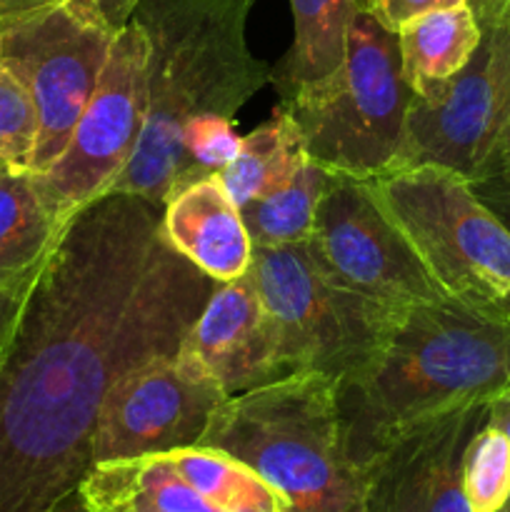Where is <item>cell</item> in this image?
I'll return each mask as SVG.
<instances>
[{
	"mask_svg": "<svg viewBox=\"0 0 510 512\" xmlns=\"http://www.w3.org/2000/svg\"><path fill=\"white\" fill-rule=\"evenodd\" d=\"M480 43L443 83L413 93L393 170H453L475 180L488 168L510 113V0H468Z\"/></svg>",
	"mask_w": 510,
	"mask_h": 512,
	"instance_id": "obj_8",
	"label": "cell"
},
{
	"mask_svg": "<svg viewBox=\"0 0 510 512\" xmlns=\"http://www.w3.org/2000/svg\"><path fill=\"white\" fill-rule=\"evenodd\" d=\"M205 365L210 378L238 395L283 378L280 335L265 308L250 270L230 283H218L183 340Z\"/></svg>",
	"mask_w": 510,
	"mask_h": 512,
	"instance_id": "obj_14",
	"label": "cell"
},
{
	"mask_svg": "<svg viewBox=\"0 0 510 512\" xmlns=\"http://www.w3.org/2000/svg\"><path fill=\"white\" fill-rule=\"evenodd\" d=\"M163 233L215 283H230L250 270L253 243L243 213L218 175L195 180L163 205Z\"/></svg>",
	"mask_w": 510,
	"mask_h": 512,
	"instance_id": "obj_15",
	"label": "cell"
},
{
	"mask_svg": "<svg viewBox=\"0 0 510 512\" xmlns=\"http://www.w3.org/2000/svg\"><path fill=\"white\" fill-rule=\"evenodd\" d=\"M503 168H510V113H508V120H505V125H503V133H500L498 143H495L493 155H490L488 168L483 170V175L493 173V170H503Z\"/></svg>",
	"mask_w": 510,
	"mask_h": 512,
	"instance_id": "obj_31",
	"label": "cell"
},
{
	"mask_svg": "<svg viewBox=\"0 0 510 512\" xmlns=\"http://www.w3.org/2000/svg\"><path fill=\"white\" fill-rule=\"evenodd\" d=\"M38 140V115L28 90L0 65V155L13 168L30 170Z\"/></svg>",
	"mask_w": 510,
	"mask_h": 512,
	"instance_id": "obj_25",
	"label": "cell"
},
{
	"mask_svg": "<svg viewBox=\"0 0 510 512\" xmlns=\"http://www.w3.org/2000/svg\"><path fill=\"white\" fill-rule=\"evenodd\" d=\"M148 110V40L130 20L113 40L95 93L90 95L68 145L45 173V195L63 220L105 198L133 158Z\"/></svg>",
	"mask_w": 510,
	"mask_h": 512,
	"instance_id": "obj_10",
	"label": "cell"
},
{
	"mask_svg": "<svg viewBox=\"0 0 510 512\" xmlns=\"http://www.w3.org/2000/svg\"><path fill=\"white\" fill-rule=\"evenodd\" d=\"M488 425H493L495 430H500L510 443V388L503 390V393H498L495 398H490Z\"/></svg>",
	"mask_w": 510,
	"mask_h": 512,
	"instance_id": "obj_30",
	"label": "cell"
},
{
	"mask_svg": "<svg viewBox=\"0 0 510 512\" xmlns=\"http://www.w3.org/2000/svg\"><path fill=\"white\" fill-rule=\"evenodd\" d=\"M490 400L455 405L395 435L365 473L368 512H470L463 458L488 420Z\"/></svg>",
	"mask_w": 510,
	"mask_h": 512,
	"instance_id": "obj_13",
	"label": "cell"
},
{
	"mask_svg": "<svg viewBox=\"0 0 510 512\" xmlns=\"http://www.w3.org/2000/svg\"><path fill=\"white\" fill-rule=\"evenodd\" d=\"M498 512H510V500H508V503H505V505H503V508H500Z\"/></svg>",
	"mask_w": 510,
	"mask_h": 512,
	"instance_id": "obj_35",
	"label": "cell"
},
{
	"mask_svg": "<svg viewBox=\"0 0 510 512\" xmlns=\"http://www.w3.org/2000/svg\"><path fill=\"white\" fill-rule=\"evenodd\" d=\"M463 3H468V0H360V5L390 33H398L400 25L418 18V15L430 13V10Z\"/></svg>",
	"mask_w": 510,
	"mask_h": 512,
	"instance_id": "obj_26",
	"label": "cell"
},
{
	"mask_svg": "<svg viewBox=\"0 0 510 512\" xmlns=\"http://www.w3.org/2000/svg\"><path fill=\"white\" fill-rule=\"evenodd\" d=\"M250 275L278 325L285 373L345 378L368 363L398 315L338 283L308 243L253 245Z\"/></svg>",
	"mask_w": 510,
	"mask_h": 512,
	"instance_id": "obj_7",
	"label": "cell"
},
{
	"mask_svg": "<svg viewBox=\"0 0 510 512\" xmlns=\"http://www.w3.org/2000/svg\"><path fill=\"white\" fill-rule=\"evenodd\" d=\"M33 283V280H30ZM30 283L20 290H0V355H3L5 345H8L10 333L15 328V320H18V310L23 305L25 293H28Z\"/></svg>",
	"mask_w": 510,
	"mask_h": 512,
	"instance_id": "obj_29",
	"label": "cell"
},
{
	"mask_svg": "<svg viewBox=\"0 0 510 512\" xmlns=\"http://www.w3.org/2000/svg\"><path fill=\"white\" fill-rule=\"evenodd\" d=\"M308 248L338 283L390 313L445 298L368 180L330 173Z\"/></svg>",
	"mask_w": 510,
	"mask_h": 512,
	"instance_id": "obj_11",
	"label": "cell"
},
{
	"mask_svg": "<svg viewBox=\"0 0 510 512\" xmlns=\"http://www.w3.org/2000/svg\"><path fill=\"white\" fill-rule=\"evenodd\" d=\"M68 223L45 195L38 173L0 168V290L25 288Z\"/></svg>",
	"mask_w": 510,
	"mask_h": 512,
	"instance_id": "obj_16",
	"label": "cell"
},
{
	"mask_svg": "<svg viewBox=\"0 0 510 512\" xmlns=\"http://www.w3.org/2000/svg\"><path fill=\"white\" fill-rule=\"evenodd\" d=\"M410 98L398 35L360 5L348 28L343 65L280 105L300 128L310 160L333 175L373 180L393 168Z\"/></svg>",
	"mask_w": 510,
	"mask_h": 512,
	"instance_id": "obj_5",
	"label": "cell"
},
{
	"mask_svg": "<svg viewBox=\"0 0 510 512\" xmlns=\"http://www.w3.org/2000/svg\"><path fill=\"white\" fill-rule=\"evenodd\" d=\"M295 38L283 63L273 70L280 100L328 80L345 60L348 28L360 0H290Z\"/></svg>",
	"mask_w": 510,
	"mask_h": 512,
	"instance_id": "obj_18",
	"label": "cell"
},
{
	"mask_svg": "<svg viewBox=\"0 0 510 512\" xmlns=\"http://www.w3.org/2000/svg\"><path fill=\"white\" fill-rule=\"evenodd\" d=\"M368 183L445 295L510 315V233L468 178L420 165Z\"/></svg>",
	"mask_w": 510,
	"mask_h": 512,
	"instance_id": "obj_6",
	"label": "cell"
},
{
	"mask_svg": "<svg viewBox=\"0 0 510 512\" xmlns=\"http://www.w3.org/2000/svg\"><path fill=\"white\" fill-rule=\"evenodd\" d=\"M65 3V0H0V18H10V15H25L33 10L53 8V5Z\"/></svg>",
	"mask_w": 510,
	"mask_h": 512,
	"instance_id": "obj_32",
	"label": "cell"
},
{
	"mask_svg": "<svg viewBox=\"0 0 510 512\" xmlns=\"http://www.w3.org/2000/svg\"><path fill=\"white\" fill-rule=\"evenodd\" d=\"M470 188L510 233V168L480 175V178L470 180Z\"/></svg>",
	"mask_w": 510,
	"mask_h": 512,
	"instance_id": "obj_28",
	"label": "cell"
},
{
	"mask_svg": "<svg viewBox=\"0 0 510 512\" xmlns=\"http://www.w3.org/2000/svg\"><path fill=\"white\" fill-rule=\"evenodd\" d=\"M508 388L510 315L450 295L415 305L395 315L368 363L338 380L345 453L363 470L420 420Z\"/></svg>",
	"mask_w": 510,
	"mask_h": 512,
	"instance_id": "obj_2",
	"label": "cell"
},
{
	"mask_svg": "<svg viewBox=\"0 0 510 512\" xmlns=\"http://www.w3.org/2000/svg\"><path fill=\"white\" fill-rule=\"evenodd\" d=\"M113 40L115 33L78 18L65 3L0 18V65L28 90L38 115L33 173H45L65 150Z\"/></svg>",
	"mask_w": 510,
	"mask_h": 512,
	"instance_id": "obj_9",
	"label": "cell"
},
{
	"mask_svg": "<svg viewBox=\"0 0 510 512\" xmlns=\"http://www.w3.org/2000/svg\"><path fill=\"white\" fill-rule=\"evenodd\" d=\"M240 143L243 135H238L233 118H203L190 125L183 135V170L173 195L195 180L218 175L238 155Z\"/></svg>",
	"mask_w": 510,
	"mask_h": 512,
	"instance_id": "obj_24",
	"label": "cell"
},
{
	"mask_svg": "<svg viewBox=\"0 0 510 512\" xmlns=\"http://www.w3.org/2000/svg\"><path fill=\"white\" fill-rule=\"evenodd\" d=\"M308 160L303 135L283 105L253 133L243 135L238 155L218 173L238 208L288 183Z\"/></svg>",
	"mask_w": 510,
	"mask_h": 512,
	"instance_id": "obj_20",
	"label": "cell"
},
{
	"mask_svg": "<svg viewBox=\"0 0 510 512\" xmlns=\"http://www.w3.org/2000/svg\"><path fill=\"white\" fill-rule=\"evenodd\" d=\"M400 70L413 93L458 73L480 43V25L468 3L430 10L398 28Z\"/></svg>",
	"mask_w": 510,
	"mask_h": 512,
	"instance_id": "obj_19",
	"label": "cell"
},
{
	"mask_svg": "<svg viewBox=\"0 0 510 512\" xmlns=\"http://www.w3.org/2000/svg\"><path fill=\"white\" fill-rule=\"evenodd\" d=\"M215 285L138 195H105L65 225L0 355V512H45L78 490L105 395L175 353Z\"/></svg>",
	"mask_w": 510,
	"mask_h": 512,
	"instance_id": "obj_1",
	"label": "cell"
},
{
	"mask_svg": "<svg viewBox=\"0 0 510 512\" xmlns=\"http://www.w3.org/2000/svg\"><path fill=\"white\" fill-rule=\"evenodd\" d=\"M330 183V173L315 160H305L298 173L273 193L243 205V223L253 245L308 243L313 235L315 210Z\"/></svg>",
	"mask_w": 510,
	"mask_h": 512,
	"instance_id": "obj_22",
	"label": "cell"
},
{
	"mask_svg": "<svg viewBox=\"0 0 510 512\" xmlns=\"http://www.w3.org/2000/svg\"><path fill=\"white\" fill-rule=\"evenodd\" d=\"M78 493L88 512H220L180 478L168 455L93 463Z\"/></svg>",
	"mask_w": 510,
	"mask_h": 512,
	"instance_id": "obj_17",
	"label": "cell"
},
{
	"mask_svg": "<svg viewBox=\"0 0 510 512\" xmlns=\"http://www.w3.org/2000/svg\"><path fill=\"white\" fill-rule=\"evenodd\" d=\"M463 493L470 512H498L510 500V443L488 420L465 450Z\"/></svg>",
	"mask_w": 510,
	"mask_h": 512,
	"instance_id": "obj_23",
	"label": "cell"
},
{
	"mask_svg": "<svg viewBox=\"0 0 510 512\" xmlns=\"http://www.w3.org/2000/svg\"><path fill=\"white\" fill-rule=\"evenodd\" d=\"M143 0H65V8L78 18L100 25L118 35L133 20V13Z\"/></svg>",
	"mask_w": 510,
	"mask_h": 512,
	"instance_id": "obj_27",
	"label": "cell"
},
{
	"mask_svg": "<svg viewBox=\"0 0 510 512\" xmlns=\"http://www.w3.org/2000/svg\"><path fill=\"white\" fill-rule=\"evenodd\" d=\"M225 390L180 345L133 365L105 395L93 440V463L195 448Z\"/></svg>",
	"mask_w": 510,
	"mask_h": 512,
	"instance_id": "obj_12",
	"label": "cell"
},
{
	"mask_svg": "<svg viewBox=\"0 0 510 512\" xmlns=\"http://www.w3.org/2000/svg\"><path fill=\"white\" fill-rule=\"evenodd\" d=\"M45 512H88V508H85L83 498H80V493H78V490H75V493L65 495L63 500H58V503H55L53 508L45 510Z\"/></svg>",
	"mask_w": 510,
	"mask_h": 512,
	"instance_id": "obj_33",
	"label": "cell"
},
{
	"mask_svg": "<svg viewBox=\"0 0 510 512\" xmlns=\"http://www.w3.org/2000/svg\"><path fill=\"white\" fill-rule=\"evenodd\" d=\"M8 165H10V163H8V160H5V158H3V155H0V168H8ZM10 168H13V165H10Z\"/></svg>",
	"mask_w": 510,
	"mask_h": 512,
	"instance_id": "obj_34",
	"label": "cell"
},
{
	"mask_svg": "<svg viewBox=\"0 0 510 512\" xmlns=\"http://www.w3.org/2000/svg\"><path fill=\"white\" fill-rule=\"evenodd\" d=\"M198 445L255 470L288 512H368L365 475L345 453L338 380L330 375L288 373L230 395Z\"/></svg>",
	"mask_w": 510,
	"mask_h": 512,
	"instance_id": "obj_4",
	"label": "cell"
},
{
	"mask_svg": "<svg viewBox=\"0 0 510 512\" xmlns=\"http://www.w3.org/2000/svg\"><path fill=\"white\" fill-rule=\"evenodd\" d=\"M180 478L220 512H288L283 495L233 455L213 448L165 453Z\"/></svg>",
	"mask_w": 510,
	"mask_h": 512,
	"instance_id": "obj_21",
	"label": "cell"
},
{
	"mask_svg": "<svg viewBox=\"0 0 510 512\" xmlns=\"http://www.w3.org/2000/svg\"><path fill=\"white\" fill-rule=\"evenodd\" d=\"M255 0H143L133 13L148 40L143 135L105 195H138L163 208L183 170V135L203 118H233L273 83L248 48Z\"/></svg>",
	"mask_w": 510,
	"mask_h": 512,
	"instance_id": "obj_3",
	"label": "cell"
}]
</instances>
